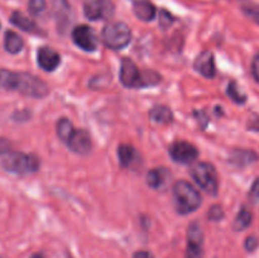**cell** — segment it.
<instances>
[{
  "label": "cell",
  "mask_w": 259,
  "mask_h": 258,
  "mask_svg": "<svg viewBox=\"0 0 259 258\" xmlns=\"http://www.w3.org/2000/svg\"><path fill=\"white\" fill-rule=\"evenodd\" d=\"M0 89L18 91L32 98H45L48 94V86L45 81L25 72H13L0 70Z\"/></svg>",
  "instance_id": "cell-1"
},
{
  "label": "cell",
  "mask_w": 259,
  "mask_h": 258,
  "mask_svg": "<svg viewBox=\"0 0 259 258\" xmlns=\"http://www.w3.org/2000/svg\"><path fill=\"white\" fill-rule=\"evenodd\" d=\"M120 81L126 88H146L161 81V76L154 71H139L131 58H123L120 66Z\"/></svg>",
  "instance_id": "cell-2"
},
{
  "label": "cell",
  "mask_w": 259,
  "mask_h": 258,
  "mask_svg": "<svg viewBox=\"0 0 259 258\" xmlns=\"http://www.w3.org/2000/svg\"><path fill=\"white\" fill-rule=\"evenodd\" d=\"M174 199L180 214H190L199 209L201 196L199 191L187 181H179L174 186Z\"/></svg>",
  "instance_id": "cell-3"
},
{
  "label": "cell",
  "mask_w": 259,
  "mask_h": 258,
  "mask_svg": "<svg viewBox=\"0 0 259 258\" xmlns=\"http://www.w3.org/2000/svg\"><path fill=\"white\" fill-rule=\"evenodd\" d=\"M2 166L8 172H12V174L27 175L38 171V168H39V159L34 154L14 152V153L8 154L3 159Z\"/></svg>",
  "instance_id": "cell-4"
},
{
  "label": "cell",
  "mask_w": 259,
  "mask_h": 258,
  "mask_svg": "<svg viewBox=\"0 0 259 258\" xmlns=\"http://www.w3.org/2000/svg\"><path fill=\"white\" fill-rule=\"evenodd\" d=\"M192 179L209 195H217L219 190V177L215 167L207 162H199L191 168Z\"/></svg>",
  "instance_id": "cell-5"
},
{
  "label": "cell",
  "mask_w": 259,
  "mask_h": 258,
  "mask_svg": "<svg viewBox=\"0 0 259 258\" xmlns=\"http://www.w3.org/2000/svg\"><path fill=\"white\" fill-rule=\"evenodd\" d=\"M103 42L110 50H121L129 45L132 39V32L125 23H109L103 29Z\"/></svg>",
  "instance_id": "cell-6"
},
{
  "label": "cell",
  "mask_w": 259,
  "mask_h": 258,
  "mask_svg": "<svg viewBox=\"0 0 259 258\" xmlns=\"http://www.w3.org/2000/svg\"><path fill=\"white\" fill-rule=\"evenodd\" d=\"M83 13L90 20H106L114 15L115 5L111 0H88L83 5Z\"/></svg>",
  "instance_id": "cell-7"
},
{
  "label": "cell",
  "mask_w": 259,
  "mask_h": 258,
  "mask_svg": "<svg viewBox=\"0 0 259 258\" xmlns=\"http://www.w3.org/2000/svg\"><path fill=\"white\" fill-rule=\"evenodd\" d=\"M169 156L177 163L189 164L199 157V151H197V148L194 144L185 141H179L175 142L169 147Z\"/></svg>",
  "instance_id": "cell-8"
},
{
  "label": "cell",
  "mask_w": 259,
  "mask_h": 258,
  "mask_svg": "<svg viewBox=\"0 0 259 258\" xmlns=\"http://www.w3.org/2000/svg\"><path fill=\"white\" fill-rule=\"evenodd\" d=\"M72 39L81 50L93 52L98 47V38L89 25H77L72 30Z\"/></svg>",
  "instance_id": "cell-9"
},
{
  "label": "cell",
  "mask_w": 259,
  "mask_h": 258,
  "mask_svg": "<svg viewBox=\"0 0 259 258\" xmlns=\"http://www.w3.org/2000/svg\"><path fill=\"white\" fill-rule=\"evenodd\" d=\"M67 146L72 152L77 154H86L90 152L91 149V137L83 129H78L72 133L67 142Z\"/></svg>",
  "instance_id": "cell-10"
},
{
  "label": "cell",
  "mask_w": 259,
  "mask_h": 258,
  "mask_svg": "<svg viewBox=\"0 0 259 258\" xmlns=\"http://www.w3.org/2000/svg\"><path fill=\"white\" fill-rule=\"evenodd\" d=\"M37 62L42 70L55 71L61 63V57L52 48L42 47L37 53Z\"/></svg>",
  "instance_id": "cell-11"
},
{
  "label": "cell",
  "mask_w": 259,
  "mask_h": 258,
  "mask_svg": "<svg viewBox=\"0 0 259 258\" xmlns=\"http://www.w3.org/2000/svg\"><path fill=\"white\" fill-rule=\"evenodd\" d=\"M195 68H196L197 72L201 73L205 77H214L215 72H217L214 55L210 51H204V52L200 53L196 60H195Z\"/></svg>",
  "instance_id": "cell-12"
},
{
  "label": "cell",
  "mask_w": 259,
  "mask_h": 258,
  "mask_svg": "<svg viewBox=\"0 0 259 258\" xmlns=\"http://www.w3.org/2000/svg\"><path fill=\"white\" fill-rule=\"evenodd\" d=\"M258 159V154L249 149H235L229 157V163L235 167H245Z\"/></svg>",
  "instance_id": "cell-13"
},
{
  "label": "cell",
  "mask_w": 259,
  "mask_h": 258,
  "mask_svg": "<svg viewBox=\"0 0 259 258\" xmlns=\"http://www.w3.org/2000/svg\"><path fill=\"white\" fill-rule=\"evenodd\" d=\"M133 12L138 19L143 20V22H151L156 17V8L152 3L142 0V2H137L134 4Z\"/></svg>",
  "instance_id": "cell-14"
},
{
  "label": "cell",
  "mask_w": 259,
  "mask_h": 258,
  "mask_svg": "<svg viewBox=\"0 0 259 258\" xmlns=\"http://www.w3.org/2000/svg\"><path fill=\"white\" fill-rule=\"evenodd\" d=\"M118 157L121 167H132L134 162L138 161V153L136 148L129 144H121L118 148Z\"/></svg>",
  "instance_id": "cell-15"
},
{
  "label": "cell",
  "mask_w": 259,
  "mask_h": 258,
  "mask_svg": "<svg viewBox=\"0 0 259 258\" xmlns=\"http://www.w3.org/2000/svg\"><path fill=\"white\" fill-rule=\"evenodd\" d=\"M10 22L15 25V27L20 28L24 32H29V33H37L38 32V27L32 19H29L28 17H25L24 14H22L20 12H14L10 17Z\"/></svg>",
  "instance_id": "cell-16"
},
{
  "label": "cell",
  "mask_w": 259,
  "mask_h": 258,
  "mask_svg": "<svg viewBox=\"0 0 259 258\" xmlns=\"http://www.w3.org/2000/svg\"><path fill=\"white\" fill-rule=\"evenodd\" d=\"M4 47L8 52L15 55V53H19L20 51L23 50V47H24V40H23L22 37H20L19 34H17L15 32L8 30V32L5 33Z\"/></svg>",
  "instance_id": "cell-17"
},
{
  "label": "cell",
  "mask_w": 259,
  "mask_h": 258,
  "mask_svg": "<svg viewBox=\"0 0 259 258\" xmlns=\"http://www.w3.org/2000/svg\"><path fill=\"white\" fill-rule=\"evenodd\" d=\"M149 118L158 124H168L174 120V114H172L171 109L167 106L159 105L154 106L151 111H149Z\"/></svg>",
  "instance_id": "cell-18"
},
{
  "label": "cell",
  "mask_w": 259,
  "mask_h": 258,
  "mask_svg": "<svg viewBox=\"0 0 259 258\" xmlns=\"http://www.w3.org/2000/svg\"><path fill=\"white\" fill-rule=\"evenodd\" d=\"M167 177H168V172L166 168H153L147 175V184L152 189H159L167 181Z\"/></svg>",
  "instance_id": "cell-19"
},
{
  "label": "cell",
  "mask_w": 259,
  "mask_h": 258,
  "mask_svg": "<svg viewBox=\"0 0 259 258\" xmlns=\"http://www.w3.org/2000/svg\"><path fill=\"white\" fill-rule=\"evenodd\" d=\"M53 13L60 25L67 22L70 14V4L67 0H53Z\"/></svg>",
  "instance_id": "cell-20"
},
{
  "label": "cell",
  "mask_w": 259,
  "mask_h": 258,
  "mask_svg": "<svg viewBox=\"0 0 259 258\" xmlns=\"http://www.w3.org/2000/svg\"><path fill=\"white\" fill-rule=\"evenodd\" d=\"M252 219H253V215L252 212H250V210H248L247 207H242L240 211L238 212L237 218H235L233 228H234L237 232L245 230L250 224H252Z\"/></svg>",
  "instance_id": "cell-21"
},
{
  "label": "cell",
  "mask_w": 259,
  "mask_h": 258,
  "mask_svg": "<svg viewBox=\"0 0 259 258\" xmlns=\"http://www.w3.org/2000/svg\"><path fill=\"white\" fill-rule=\"evenodd\" d=\"M75 132L72 123L68 120L67 118H62L58 120L57 123V134L63 142H67L70 139V137L72 136V133Z\"/></svg>",
  "instance_id": "cell-22"
},
{
  "label": "cell",
  "mask_w": 259,
  "mask_h": 258,
  "mask_svg": "<svg viewBox=\"0 0 259 258\" xmlns=\"http://www.w3.org/2000/svg\"><path fill=\"white\" fill-rule=\"evenodd\" d=\"M240 8H242L243 13H244L248 18H250L253 22L259 24V4L249 2V0H242Z\"/></svg>",
  "instance_id": "cell-23"
},
{
  "label": "cell",
  "mask_w": 259,
  "mask_h": 258,
  "mask_svg": "<svg viewBox=\"0 0 259 258\" xmlns=\"http://www.w3.org/2000/svg\"><path fill=\"white\" fill-rule=\"evenodd\" d=\"M228 95H229L230 99L237 104H244L245 101H247V95L240 91L239 86H238V83L235 82V81H232V82H229V85H228Z\"/></svg>",
  "instance_id": "cell-24"
},
{
  "label": "cell",
  "mask_w": 259,
  "mask_h": 258,
  "mask_svg": "<svg viewBox=\"0 0 259 258\" xmlns=\"http://www.w3.org/2000/svg\"><path fill=\"white\" fill-rule=\"evenodd\" d=\"M187 243H196V244H202V230L199 224L192 223L189 227L187 232Z\"/></svg>",
  "instance_id": "cell-25"
},
{
  "label": "cell",
  "mask_w": 259,
  "mask_h": 258,
  "mask_svg": "<svg viewBox=\"0 0 259 258\" xmlns=\"http://www.w3.org/2000/svg\"><path fill=\"white\" fill-rule=\"evenodd\" d=\"M204 252H202V244H196V243H187L186 248V258H202Z\"/></svg>",
  "instance_id": "cell-26"
},
{
  "label": "cell",
  "mask_w": 259,
  "mask_h": 258,
  "mask_svg": "<svg viewBox=\"0 0 259 258\" xmlns=\"http://www.w3.org/2000/svg\"><path fill=\"white\" fill-rule=\"evenodd\" d=\"M28 9L32 15H39L46 9V0H29Z\"/></svg>",
  "instance_id": "cell-27"
},
{
  "label": "cell",
  "mask_w": 259,
  "mask_h": 258,
  "mask_svg": "<svg viewBox=\"0 0 259 258\" xmlns=\"http://www.w3.org/2000/svg\"><path fill=\"white\" fill-rule=\"evenodd\" d=\"M174 17H172L167 10H161V12H159V25H161L163 29L168 28L169 25L174 23Z\"/></svg>",
  "instance_id": "cell-28"
},
{
  "label": "cell",
  "mask_w": 259,
  "mask_h": 258,
  "mask_svg": "<svg viewBox=\"0 0 259 258\" xmlns=\"http://www.w3.org/2000/svg\"><path fill=\"white\" fill-rule=\"evenodd\" d=\"M223 217H224V211H223L222 206H219V205H214V206L210 209L209 218L211 220H220Z\"/></svg>",
  "instance_id": "cell-29"
},
{
  "label": "cell",
  "mask_w": 259,
  "mask_h": 258,
  "mask_svg": "<svg viewBox=\"0 0 259 258\" xmlns=\"http://www.w3.org/2000/svg\"><path fill=\"white\" fill-rule=\"evenodd\" d=\"M258 244H259V242H258L257 238L253 237V235H250V237H248L247 239H245L244 247L248 252H253V250L257 249Z\"/></svg>",
  "instance_id": "cell-30"
},
{
  "label": "cell",
  "mask_w": 259,
  "mask_h": 258,
  "mask_svg": "<svg viewBox=\"0 0 259 258\" xmlns=\"http://www.w3.org/2000/svg\"><path fill=\"white\" fill-rule=\"evenodd\" d=\"M252 75L254 80L259 83V52L254 56L252 62Z\"/></svg>",
  "instance_id": "cell-31"
},
{
  "label": "cell",
  "mask_w": 259,
  "mask_h": 258,
  "mask_svg": "<svg viewBox=\"0 0 259 258\" xmlns=\"http://www.w3.org/2000/svg\"><path fill=\"white\" fill-rule=\"evenodd\" d=\"M249 196L254 200H259V177L253 182L252 187H250Z\"/></svg>",
  "instance_id": "cell-32"
},
{
  "label": "cell",
  "mask_w": 259,
  "mask_h": 258,
  "mask_svg": "<svg viewBox=\"0 0 259 258\" xmlns=\"http://www.w3.org/2000/svg\"><path fill=\"white\" fill-rule=\"evenodd\" d=\"M12 148V143L7 138H0V154L8 153Z\"/></svg>",
  "instance_id": "cell-33"
},
{
  "label": "cell",
  "mask_w": 259,
  "mask_h": 258,
  "mask_svg": "<svg viewBox=\"0 0 259 258\" xmlns=\"http://www.w3.org/2000/svg\"><path fill=\"white\" fill-rule=\"evenodd\" d=\"M133 258H154V257L152 253L147 252V250H139V252L134 253Z\"/></svg>",
  "instance_id": "cell-34"
},
{
  "label": "cell",
  "mask_w": 259,
  "mask_h": 258,
  "mask_svg": "<svg viewBox=\"0 0 259 258\" xmlns=\"http://www.w3.org/2000/svg\"><path fill=\"white\" fill-rule=\"evenodd\" d=\"M30 258H45V257H43V255L40 254V253H35V254H33Z\"/></svg>",
  "instance_id": "cell-35"
},
{
  "label": "cell",
  "mask_w": 259,
  "mask_h": 258,
  "mask_svg": "<svg viewBox=\"0 0 259 258\" xmlns=\"http://www.w3.org/2000/svg\"><path fill=\"white\" fill-rule=\"evenodd\" d=\"M133 2H136V3H137V2H142V0H133Z\"/></svg>",
  "instance_id": "cell-36"
}]
</instances>
